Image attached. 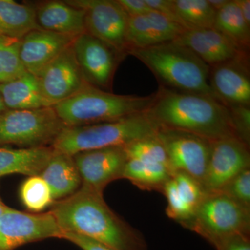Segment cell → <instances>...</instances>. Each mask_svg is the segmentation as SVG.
Segmentation results:
<instances>
[{
    "label": "cell",
    "mask_w": 250,
    "mask_h": 250,
    "mask_svg": "<svg viewBox=\"0 0 250 250\" xmlns=\"http://www.w3.org/2000/svg\"><path fill=\"white\" fill-rule=\"evenodd\" d=\"M50 211L62 233L82 235L112 250H147L142 234L110 209L103 194L82 187L54 205Z\"/></svg>",
    "instance_id": "6da1fadb"
},
{
    "label": "cell",
    "mask_w": 250,
    "mask_h": 250,
    "mask_svg": "<svg viewBox=\"0 0 250 250\" xmlns=\"http://www.w3.org/2000/svg\"><path fill=\"white\" fill-rule=\"evenodd\" d=\"M148 116L158 126L180 130L213 141L236 136L229 108L216 99L160 87Z\"/></svg>",
    "instance_id": "7a4b0ae2"
},
{
    "label": "cell",
    "mask_w": 250,
    "mask_h": 250,
    "mask_svg": "<svg viewBox=\"0 0 250 250\" xmlns=\"http://www.w3.org/2000/svg\"><path fill=\"white\" fill-rule=\"evenodd\" d=\"M128 54L148 67L162 84L161 87L202 94L220 101L210 86L209 65L185 46L172 41L134 49Z\"/></svg>",
    "instance_id": "3957f363"
},
{
    "label": "cell",
    "mask_w": 250,
    "mask_h": 250,
    "mask_svg": "<svg viewBox=\"0 0 250 250\" xmlns=\"http://www.w3.org/2000/svg\"><path fill=\"white\" fill-rule=\"evenodd\" d=\"M159 128L146 111L118 121L66 126L52 147L57 152L73 156L93 149L125 147L138 140L155 136Z\"/></svg>",
    "instance_id": "277c9868"
},
{
    "label": "cell",
    "mask_w": 250,
    "mask_h": 250,
    "mask_svg": "<svg viewBox=\"0 0 250 250\" xmlns=\"http://www.w3.org/2000/svg\"><path fill=\"white\" fill-rule=\"evenodd\" d=\"M154 96L116 95L88 83L53 108L65 126H83L118 121L147 111Z\"/></svg>",
    "instance_id": "5b68a950"
},
{
    "label": "cell",
    "mask_w": 250,
    "mask_h": 250,
    "mask_svg": "<svg viewBox=\"0 0 250 250\" xmlns=\"http://www.w3.org/2000/svg\"><path fill=\"white\" fill-rule=\"evenodd\" d=\"M183 225L216 249L233 236H250V209L222 192L206 194L193 216Z\"/></svg>",
    "instance_id": "8992f818"
},
{
    "label": "cell",
    "mask_w": 250,
    "mask_h": 250,
    "mask_svg": "<svg viewBox=\"0 0 250 250\" xmlns=\"http://www.w3.org/2000/svg\"><path fill=\"white\" fill-rule=\"evenodd\" d=\"M66 127L53 106L36 109L6 110L0 116V145L23 148L52 147Z\"/></svg>",
    "instance_id": "52a82bcc"
},
{
    "label": "cell",
    "mask_w": 250,
    "mask_h": 250,
    "mask_svg": "<svg viewBox=\"0 0 250 250\" xmlns=\"http://www.w3.org/2000/svg\"><path fill=\"white\" fill-rule=\"evenodd\" d=\"M156 136L165 148L172 172H184L202 184L212 141L187 131L161 126Z\"/></svg>",
    "instance_id": "ba28073f"
},
{
    "label": "cell",
    "mask_w": 250,
    "mask_h": 250,
    "mask_svg": "<svg viewBox=\"0 0 250 250\" xmlns=\"http://www.w3.org/2000/svg\"><path fill=\"white\" fill-rule=\"evenodd\" d=\"M66 2L85 11L87 33L107 44L118 54H126L129 16L118 1L72 0Z\"/></svg>",
    "instance_id": "9c48e42d"
},
{
    "label": "cell",
    "mask_w": 250,
    "mask_h": 250,
    "mask_svg": "<svg viewBox=\"0 0 250 250\" xmlns=\"http://www.w3.org/2000/svg\"><path fill=\"white\" fill-rule=\"evenodd\" d=\"M250 167L248 144L234 136L215 140L211 142L202 187L206 194L221 191L238 174Z\"/></svg>",
    "instance_id": "30bf717a"
},
{
    "label": "cell",
    "mask_w": 250,
    "mask_h": 250,
    "mask_svg": "<svg viewBox=\"0 0 250 250\" xmlns=\"http://www.w3.org/2000/svg\"><path fill=\"white\" fill-rule=\"evenodd\" d=\"M62 233L50 210L29 213L8 207L0 218V250H13L46 238H62Z\"/></svg>",
    "instance_id": "8fae6325"
},
{
    "label": "cell",
    "mask_w": 250,
    "mask_h": 250,
    "mask_svg": "<svg viewBox=\"0 0 250 250\" xmlns=\"http://www.w3.org/2000/svg\"><path fill=\"white\" fill-rule=\"evenodd\" d=\"M85 80L97 88H109L121 54L103 41L85 32L72 43Z\"/></svg>",
    "instance_id": "7c38bea8"
},
{
    "label": "cell",
    "mask_w": 250,
    "mask_h": 250,
    "mask_svg": "<svg viewBox=\"0 0 250 250\" xmlns=\"http://www.w3.org/2000/svg\"><path fill=\"white\" fill-rule=\"evenodd\" d=\"M38 77L44 97L51 106L65 101L88 84L72 45L52 61Z\"/></svg>",
    "instance_id": "4fadbf2b"
},
{
    "label": "cell",
    "mask_w": 250,
    "mask_h": 250,
    "mask_svg": "<svg viewBox=\"0 0 250 250\" xmlns=\"http://www.w3.org/2000/svg\"><path fill=\"white\" fill-rule=\"evenodd\" d=\"M74 160L82 179V187L103 194L110 182L122 178L128 160L124 147L93 149L77 153Z\"/></svg>",
    "instance_id": "5bb4252c"
},
{
    "label": "cell",
    "mask_w": 250,
    "mask_h": 250,
    "mask_svg": "<svg viewBox=\"0 0 250 250\" xmlns=\"http://www.w3.org/2000/svg\"><path fill=\"white\" fill-rule=\"evenodd\" d=\"M208 80L217 98L228 107L250 106V78L248 53L210 67Z\"/></svg>",
    "instance_id": "9a60e30c"
},
{
    "label": "cell",
    "mask_w": 250,
    "mask_h": 250,
    "mask_svg": "<svg viewBox=\"0 0 250 250\" xmlns=\"http://www.w3.org/2000/svg\"><path fill=\"white\" fill-rule=\"evenodd\" d=\"M185 28L152 11L142 16H129L126 35V53L172 42L182 35Z\"/></svg>",
    "instance_id": "2e32d148"
},
{
    "label": "cell",
    "mask_w": 250,
    "mask_h": 250,
    "mask_svg": "<svg viewBox=\"0 0 250 250\" xmlns=\"http://www.w3.org/2000/svg\"><path fill=\"white\" fill-rule=\"evenodd\" d=\"M76 37L36 29L21 40L20 57L27 72L39 77Z\"/></svg>",
    "instance_id": "e0dca14e"
},
{
    "label": "cell",
    "mask_w": 250,
    "mask_h": 250,
    "mask_svg": "<svg viewBox=\"0 0 250 250\" xmlns=\"http://www.w3.org/2000/svg\"><path fill=\"white\" fill-rule=\"evenodd\" d=\"M174 41L190 49L210 67L248 53L214 28L187 29Z\"/></svg>",
    "instance_id": "ac0fdd59"
},
{
    "label": "cell",
    "mask_w": 250,
    "mask_h": 250,
    "mask_svg": "<svg viewBox=\"0 0 250 250\" xmlns=\"http://www.w3.org/2000/svg\"><path fill=\"white\" fill-rule=\"evenodd\" d=\"M35 13L38 26L43 30L73 37L86 32L85 11L66 1H46L36 8Z\"/></svg>",
    "instance_id": "d6986e66"
},
{
    "label": "cell",
    "mask_w": 250,
    "mask_h": 250,
    "mask_svg": "<svg viewBox=\"0 0 250 250\" xmlns=\"http://www.w3.org/2000/svg\"><path fill=\"white\" fill-rule=\"evenodd\" d=\"M40 176L49 186L54 200L70 196L80 189L82 184L73 156L54 149Z\"/></svg>",
    "instance_id": "ffe728a7"
},
{
    "label": "cell",
    "mask_w": 250,
    "mask_h": 250,
    "mask_svg": "<svg viewBox=\"0 0 250 250\" xmlns=\"http://www.w3.org/2000/svg\"><path fill=\"white\" fill-rule=\"evenodd\" d=\"M53 153L52 147H0V178L11 174L40 175Z\"/></svg>",
    "instance_id": "44dd1931"
},
{
    "label": "cell",
    "mask_w": 250,
    "mask_h": 250,
    "mask_svg": "<svg viewBox=\"0 0 250 250\" xmlns=\"http://www.w3.org/2000/svg\"><path fill=\"white\" fill-rule=\"evenodd\" d=\"M0 94L9 110L51 106L42 93L39 77L28 72L16 80L0 84Z\"/></svg>",
    "instance_id": "7402d4cb"
},
{
    "label": "cell",
    "mask_w": 250,
    "mask_h": 250,
    "mask_svg": "<svg viewBox=\"0 0 250 250\" xmlns=\"http://www.w3.org/2000/svg\"><path fill=\"white\" fill-rule=\"evenodd\" d=\"M36 29L40 28L34 7L11 0H0V36L21 40Z\"/></svg>",
    "instance_id": "603a6c76"
},
{
    "label": "cell",
    "mask_w": 250,
    "mask_h": 250,
    "mask_svg": "<svg viewBox=\"0 0 250 250\" xmlns=\"http://www.w3.org/2000/svg\"><path fill=\"white\" fill-rule=\"evenodd\" d=\"M172 174L173 172L167 166L128 159L123 169L122 178L129 179L141 189L161 191Z\"/></svg>",
    "instance_id": "cb8c5ba5"
},
{
    "label": "cell",
    "mask_w": 250,
    "mask_h": 250,
    "mask_svg": "<svg viewBox=\"0 0 250 250\" xmlns=\"http://www.w3.org/2000/svg\"><path fill=\"white\" fill-rule=\"evenodd\" d=\"M250 27L242 16L236 0H229L228 4L215 14L213 28L227 36L243 50H248L250 47Z\"/></svg>",
    "instance_id": "d4e9b609"
},
{
    "label": "cell",
    "mask_w": 250,
    "mask_h": 250,
    "mask_svg": "<svg viewBox=\"0 0 250 250\" xmlns=\"http://www.w3.org/2000/svg\"><path fill=\"white\" fill-rule=\"evenodd\" d=\"M176 11L187 29L213 28L216 11L208 0H173Z\"/></svg>",
    "instance_id": "484cf974"
},
{
    "label": "cell",
    "mask_w": 250,
    "mask_h": 250,
    "mask_svg": "<svg viewBox=\"0 0 250 250\" xmlns=\"http://www.w3.org/2000/svg\"><path fill=\"white\" fill-rule=\"evenodd\" d=\"M20 39L0 36V84L27 72L20 57Z\"/></svg>",
    "instance_id": "4316f807"
},
{
    "label": "cell",
    "mask_w": 250,
    "mask_h": 250,
    "mask_svg": "<svg viewBox=\"0 0 250 250\" xmlns=\"http://www.w3.org/2000/svg\"><path fill=\"white\" fill-rule=\"evenodd\" d=\"M20 197L24 207L34 213L42 211L54 201L49 186L40 175L29 177L23 182Z\"/></svg>",
    "instance_id": "83f0119b"
},
{
    "label": "cell",
    "mask_w": 250,
    "mask_h": 250,
    "mask_svg": "<svg viewBox=\"0 0 250 250\" xmlns=\"http://www.w3.org/2000/svg\"><path fill=\"white\" fill-rule=\"evenodd\" d=\"M124 149L128 159L161 164L170 168L165 148L156 134L129 143L125 146Z\"/></svg>",
    "instance_id": "f1b7e54d"
},
{
    "label": "cell",
    "mask_w": 250,
    "mask_h": 250,
    "mask_svg": "<svg viewBox=\"0 0 250 250\" xmlns=\"http://www.w3.org/2000/svg\"><path fill=\"white\" fill-rule=\"evenodd\" d=\"M161 192H164L167 200L166 213L169 218L183 225L193 216L195 210L190 208L181 197L172 176L164 186Z\"/></svg>",
    "instance_id": "f546056e"
},
{
    "label": "cell",
    "mask_w": 250,
    "mask_h": 250,
    "mask_svg": "<svg viewBox=\"0 0 250 250\" xmlns=\"http://www.w3.org/2000/svg\"><path fill=\"white\" fill-rule=\"evenodd\" d=\"M172 177L177 184L181 197L195 212L206 195L201 184L193 177L182 172H174Z\"/></svg>",
    "instance_id": "4dcf8cb0"
},
{
    "label": "cell",
    "mask_w": 250,
    "mask_h": 250,
    "mask_svg": "<svg viewBox=\"0 0 250 250\" xmlns=\"http://www.w3.org/2000/svg\"><path fill=\"white\" fill-rule=\"evenodd\" d=\"M218 192L225 194L237 203L250 209V168L238 174Z\"/></svg>",
    "instance_id": "1f68e13d"
},
{
    "label": "cell",
    "mask_w": 250,
    "mask_h": 250,
    "mask_svg": "<svg viewBox=\"0 0 250 250\" xmlns=\"http://www.w3.org/2000/svg\"><path fill=\"white\" fill-rule=\"evenodd\" d=\"M230 113L236 136L249 146L250 108L249 106H229Z\"/></svg>",
    "instance_id": "d6a6232c"
},
{
    "label": "cell",
    "mask_w": 250,
    "mask_h": 250,
    "mask_svg": "<svg viewBox=\"0 0 250 250\" xmlns=\"http://www.w3.org/2000/svg\"><path fill=\"white\" fill-rule=\"evenodd\" d=\"M145 1L153 11L164 15L170 21L177 23L184 27L183 22L181 21L176 11L173 0H145Z\"/></svg>",
    "instance_id": "836d02e7"
},
{
    "label": "cell",
    "mask_w": 250,
    "mask_h": 250,
    "mask_svg": "<svg viewBox=\"0 0 250 250\" xmlns=\"http://www.w3.org/2000/svg\"><path fill=\"white\" fill-rule=\"evenodd\" d=\"M62 238L72 242L83 250H112L104 245L77 233L65 232Z\"/></svg>",
    "instance_id": "e575fe53"
},
{
    "label": "cell",
    "mask_w": 250,
    "mask_h": 250,
    "mask_svg": "<svg viewBox=\"0 0 250 250\" xmlns=\"http://www.w3.org/2000/svg\"><path fill=\"white\" fill-rule=\"evenodd\" d=\"M117 1L129 16H142L153 11L145 0H117Z\"/></svg>",
    "instance_id": "d590c367"
},
{
    "label": "cell",
    "mask_w": 250,
    "mask_h": 250,
    "mask_svg": "<svg viewBox=\"0 0 250 250\" xmlns=\"http://www.w3.org/2000/svg\"><path fill=\"white\" fill-rule=\"evenodd\" d=\"M217 250H250V236L239 235L229 238L216 248Z\"/></svg>",
    "instance_id": "8d00e7d4"
},
{
    "label": "cell",
    "mask_w": 250,
    "mask_h": 250,
    "mask_svg": "<svg viewBox=\"0 0 250 250\" xmlns=\"http://www.w3.org/2000/svg\"><path fill=\"white\" fill-rule=\"evenodd\" d=\"M242 16L250 26V0H236Z\"/></svg>",
    "instance_id": "74e56055"
},
{
    "label": "cell",
    "mask_w": 250,
    "mask_h": 250,
    "mask_svg": "<svg viewBox=\"0 0 250 250\" xmlns=\"http://www.w3.org/2000/svg\"><path fill=\"white\" fill-rule=\"evenodd\" d=\"M208 1L212 8L217 12L219 10L225 7L229 0H208Z\"/></svg>",
    "instance_id": "f35d334b"
},
{
    "label": "cell",
    "mask_w": 250,
    "mask_h": 250,
    "mask_svg": "<svg viewBox=\"0 0 250 250\" xmlns=\"http://www.w3.org/2000/svg\"><path fill=\"white\" fill-rule=\"evenodd\" d=\"M7 110L6 106H5L4 101H3V99L1 98V94H0V116H1L2 113H4L5 111Z\"/></svg>",
    "instance_id": "ab89813d"
},
{
    "label": "cell",
    "mask_w": 250,
    "mask_h": 250,
    "mask_svg": "<svg viewBox=\"0 0 250 250\" xmlns=\"http://www.w3.org/2000/svg\"><path fill=\"white\" fill-rule=\"evenodd\" d=\"M7 208L8 207H6V206L3 203L2 201L0 200V218H1V215H3V213H4L5 210H6Z\"/></svg>",
    "instance_id": "60d3db41"
}]
</instances>
